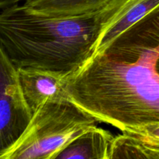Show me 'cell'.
I'll return each instance as SVG.
<instances>
[{
  "instance_id": "6da1fadb",
  "label": "cell",
  "mask_w": 159,
  "mask_h": 159,
  "mask_svg": "<svg viewBox=\"0 0 159 159\" xmlns=\"http://www.w3.org/2000/svg\"><path fill=\"white\" fill-rule=\"evenodd\" d=\"M78 107L122 133L159 123V9L66 77Z\"/></svg>"
},
{
  "instance_id": "7a4b0ae2",
  "label": "cell",
  "mask_w": 159,
  "mask_h": 159,
  "mask_svg": "<svg viewBox=\"0 0 159 159\" xmlns=\"http://www.w3.org/2000/svg\"><path fill=\"white\" fill-rule=\"evenodd\" d=\"M127 0H114L100 12L51 17L17 4L0 10V49L17 69L34 68L64 76L77 72L96 53L105 30Z\"/></svg>"
},
{
  "instance_id": "3957f363",
  "label": "cell",
  "mask_w": 159,
  "mask_h": 159,
  "mask_svg": "<svg viewBox=\"0 0 159 159\" xmlns=\"http://www.w3.org/2000/svg\"><path fill=\"white\" fill-rule=\"evenodd\" d=\"M98 123L69 96L49 99L33 114L24 132L0 159H53L70 141Z\"/></svg>"
},
{
  "instance_id": "277c9868",
  "label": "cell",
  "mask_w": 159,
  "mask_h": 159,
  "mask_svg": "<svg viewBox=\"0 0 159 159\" xmlns=\"http://www.w3.org/2000/svg\"><path fill=\"white\" fill-rule=\"evenodd\" d=\"M32 116L20 89L17 69L0 49V155L19 139Z\"/></svg>"
},
{
  "instance_id": "5b68a950",
  "label": "cell",
  "mask_w": 159,
  "mask_h": 159,
  "mask_svg": "<svg viewBox=\"0 0 159 159\" xmlns=\"http://www.w3.org/2000/svg\"><path fill=\"white\" fill-rule=\"evenodd\" d=\"M23 98L34 114L47 100L68 96L65 90L66 76L34 68L17 69Z\"/></svg>"
},
{
  "instance_id": "8992f818",
  "label": "cell",
  "mask_w": 159,
  "mask_h": 159,
  "mask_svg": "<svg viewBox=\"0 0 159 159\" xmlns=\"http://www.w3.org/2000/svg\"><path fill=\"white\" fill-rule=\"evenodd\" d=\"M113 138L108 130L97 126L70 141L53 159H108Z\"/></svg>"
},
{
  "instance_id": "52a82bcc",
  "label": "cell",
  "mask_w": 159,
  "mask_h": 159,
  "mask_svg": "<svg viewBox=\"0 0 159 159\" xmlns=\"http://www.w3.org/2000/svg\"><path fill=\"white\" fill-rule=\"evenodd\" d=\"M114 0H29L21 3L34 13L51 17H77L100 12Z\"/></svg>"
},
{
  "instance_id": "ba28073f",
  "label": "cell",
  "mask_w": 159,
  "mask_h": 159,
  "mask_svg": "<svg viewBox=\"0 0 159 159\" xmlns=\"http://www.w3.org/2000/svg\"><path fill=\"white\" fill-rule=\"evenodd\" d=\"M159 9V0H127L118 18L101 36L96 54L102 53L123 33L153 12Z\"/></svg>"
},
{
  "instance_id": "9c48e42d",
  "label": "cell",
  "mask_w": 159,
  "mask_h": 159,
  "mask_svg": "<svg viewBox=\"0 0 159 159\" xmlns=\"http://www.w3.org/2000/svg\"><path fill=\"white\" fill-rule=\"evenodd\" d=\"M108 159H159L154 152L130 135L114 137Z\"/></svg>"
},
{
  "instance_id": "30bf717a",
  "label": "cell",
  "mask_w": 159,
  "mask_h": 159,
  "mask_svg": "<svg viewBox=\"0 0 159 159\" xmlns=\"http://www.w3.org/2000/svg\"><path fill=\"white\" fill-rule=\"evenodd\" d=\"M124 134L133 137L148 147L159 148V123L147 124Z\"/></svg>"
},
{
  "instance_id": "8fae6325",
  "label": "cell",
  "mask_w": 159,
  "mask_h": 159,
  "mask_svg": "<svg viewBox=\"0 0 159 159\" xmlns=\"http://www.w3.org/2000/svg\"><path fill=\"white\" fill-rule=\"evenodd\" d=\"M29 0H0V10L14 5L21 4Z\"/></svg>"
},
{
  "instance_id": "7c38bea8",
  "label": "cell",
  "mask_w": 159,
  "mask_h": 159,
  "mask_svg": "<svg viewBox=\"0 0 159 159\" xmlns=\"http://www.w3.org/2000/svg\"><path fill=\"white\" fill-rule=\"evenodd\" d=\"M148 148H151V150L155 153V155L159 158V148H153V147H148Z\"/></svg>"
}]
</instances>
